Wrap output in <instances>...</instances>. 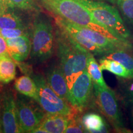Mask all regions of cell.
<instances>
[{
	"mask_svg": "<svg viewBox=\"0 0 133 133\" xmlns=\"http://www.w3.org/2000/svg\"><path fill=\"white\" fill-rule=\"evenodd\" d=\"M85 7L92 17L123 41H128L130 33L123 21L118 10L104 2L95 0H77Z\"/></svg>",
	"mask_w": 133,
	"mask_h": 133,
	"instance_id": "obj_3",
	"label": "cell"
},
{
	"mask_svg": "<svg viewBox=\"0 0 133 133\" xmlns=\"http://www.w3.org/2000/svg\"><path fill=\"white\" fill-rule=\"evenodd\" d=\"M0 35L6 39L22 36H29L30 33L27 29H0Z\"/></svg>",
	"mask_w": 133,
	"mask_h": 133,
	"instance_id": "obj_23",
	"label": "cell"
},
{
	"mask_svg": "<svg viewBox=\"0 0 133 133\" xmlns=\"http://www.w3.org/2000/svg\"><path fill=\"white\" fill-rule=\"evenodd\" d=\"M43 8L56 16L79 26L97 31L115 40H120L91 16L77 0H36Z\"/></svg>",
	"mask_w": 133,
	"mask_h": 133,
	"instance_id": "obj_2",
	"label": "cell"
},
{
	"mask_svg": "<svg viewBox=\"0 0 133 133\" xmlns=\"http://www.w3.org/2000/svg\"><path fill=\"white\" fill-rule=\"evenodd\" d=\"M0 99H1V96H0ZM0 132H3L2 124H1V105H0Z\"/></svg>",
	"mask_w": 133,
	"mask_h": 133,
	"instance_id": "obj_27",
	"label": "cell"
},
{
	"mask_svg": "<svg viewBox=\"0 0 133 133\" xmlns=\"http://www.w3.org/2000/svg\"><path fill=\"white\" fill-rule=\"evenodd\" d=\"M0 105L3 132H22L18 120L16 99L11 91L3 93L0 99Z\"/></svg>",
	"mask_w": 133,
	"mask_h": 133,
	"instance_id": "obj_9",
	"label": "cell"
},
{
	"mask_svg": "<svg viewBox=\"0 0 133 133\" xmlns=\"http://www.w3.org/2000/svg\"><path fill=\"white\" fill-rule=\"evenodd\" d=\"M84 130L88 132H106L107 126L101 116L95 113H88L81 119Z\"/></svg>",
	"mask_w": 133,
	"mask_h": 133,
	"instance_id": "obj_14",
	"label": "cell"
},
{
	"mask_svg": "<svg viewBox=\"0 0 133 133\" xmlns=\"http://www.w3.org/2000/svg\"><path fill=\"white\" fill-rule=\"evenodd\" d=\"M27 96H17L16 99L17 112L22 132H31L45 116V112L37 101Z\"/></svg>",
	"mask_w": 133,
	"mask_h": 133,
	"instance_id": "obj_7",
	"label": "cell"
},
{
	"mask_svg": "<svg viewBox=\"0 0 133 133\" xmlns=\"http://www.w3.org/2000/svg\"><path fill=\"white\" fill-rule=\"evenodd\" d=\"M125 49H117L104 56L105 58L114 60L119 62L127 69L133 76V56L124 51Z\"/></svg>",
	"mask_w": 133,
	"mask_h": 133,
	"instance_id": "obj_18",
	"label": "cell"
},
{
	"mask_svg": "<svg viewBox=\"0 0 133 133\" xmlns=\"http://www.w3.org/2000/svg\"><path fill=\"white\" fill-rule=\"evenodd\" d=\"M27 29L20 16L8 9L0 15V29Z\"/></svg>",
	"mask_w": 133,
	"mask_h": 133,
	"instance_id": "obj_17",
	"label": "cell"
},
{
	"mask_svg": "<svg viewBox=\"0 0 133 133\" xmlns=\"http://www.w3.org/2000/svg\"><path fill=\"white\" fill-rule=\"evenodd\" d=\"M86 69L93 83H95L101 87H108L103 77L102 70L101 69L100 65L97 62L93 55L88 59Z\"/></svg>",
	"mask_w": 133,
	"mask_h": 133,
	"instance_id": "obj_19",
	"label": "cell"
},
{
	"mask_svg": "<svg viewBox=\"0 0 133 133\" xmlns=\"http://www.w3.org/2000/svg\"><path fill=\"white\" fill-rule=\"evenodd\" d=\"M99 65L102 70H107L119 77L126 79H132L131 73L119 62L107 58H102L99 61Z\"/></svg>",
	"mask_w": 133,
	"mask_h": 133,
	"instance_id": "obj_16",
	"label": "cell"
},
{
	"mask_svg": "<svg viewBox=\"0 0 133 133\" xmlns=\"http://www.w3.org/2000/svg\"><path fill=\"white\" fill-rule=\"evenodd\" d=\"M9 56L16 62H22L31 53V43L29 36L6 39Z\"/></svg>",
	"mask_w": 133,
	"mask_h": 133,
	"instance_id": "obj_11",
	"label": "cell"
},
{
	"mask_svg": "<svg viewBox=\"0 0 133 133\" xmlns=\"http://www.w3.org/2000/svg\"><path fill=\"white\" fill-rule=\"evenodd\" d=\"M123 101L129 110L133 127V83H129L123 90Z\"/></svg>",
	"mask_w": 133,
	"mask_h": 133,
	"instance_id": "obj_22",
	"label": "cell"
},
{
	"mask_svg": "<svg viewBox=\"0 0 133 133\" xmlns=\"http://www.w3.org/2000/svg\"><path fill=\"white\" fill-rule=\"evenodd\" d=\"M84 128L82 124V122L79 120V119L77 117V114H76L71 116L65 132L81 133L84 132Z\"/></svg>",
	"mask_w": 133,
	"mask_h": 133,
	"instance_id": "obj_24",
	"label": "cell"
},
{
	"mask_svg": "<svg viewBox=\"0 0 133 133\" xmlns=\"http://www.w3.org/2000/svg\"><path fill=\"white\" fill-rule=\"evenodd\" d=\"M55 43L59 64L70 91L77 78L87 68L88 59L92 54L58 26L55 33Z\"/></svg>",
	"mask_w": 133,
	"mask_h": 133,
	"instance_id": "obj_1",
	"label": "cell"
},
{
	"mask_svg": "<svg viewBox=\"0 0 133 133\" xmlns=\"http://www.w3.org/2000/svg\"><path fill=\"white\" fill-rule=\"evenodd\" d=\"M99 1H109L110 3H115L116 0H99Z\"/></svg>",
	"mask_w": 133,
	"mask_h": 133,
	"instance_id": "obj_28",
	"label": "cell"
},
{
	"mask_svg": "<svg viewBox=\"0 0 133 133\" xmlns=\"http://www.w3.org/2000/svg\"><path fill=\"white\" fill-rule=\"evenodd\" d=\"M1 89H2V86H1V84H0V92H1Z\"/></svg>",
	"mask_w": 133,
	"mask_h": 133,
	"instance_id": "obj_29",
	"label": "cell"
},
{
	"mask_svg": "<svg viewBox=\"0 0 133 133\" xmlns=\"http://www.w3.org/2000/svg\"><path fill=\"white\" fill-rule=\"evenodd\" d=\"M32 78L38 88L37 102L47 114L72 116L78 111L56 94L45 78L40 74L33 75Z\"/></svg>",
	"mask_w": 133,
	"mask_h": 133,
	"instance_id": "obj_5",
	"label": "cell"
},
{
	"mask_svg": "<svg viewBox=\"0 0 133 133\" xmlns=\"http://www.w3.org/2000/svg\"><path fill=\"white\" fill-rule=\"evenodd\" d=\"M8 8L5 0H0V15L5 12L8 9Z\"/></svg>",
	"mask_w": 133,
	"mask_h": 133,
	"instance_id": "obj_26",
	"label": "cell"
},
{
	"mask_svg": "<svg viewBox=\"0 0 133 133\" xmlns=\"http://www.w3.org/2000/svg\"><path fill=\"white\" fill-rule=\"evenodd\" d=\"M55 43V35L51 22L43 15H38L32 28V59L37 62L48 61L54 54Z\"/></svg>",
	"mask_w": 133,
	"mask_h": 133,
	"instance_id": "obj_4",
	"label": "cell"
},
{
	"mask_svg": "<svg viewBox=\"0 0 133 133\" xmlns=\"http://www.w3.org/2000/svg\"><path fill=\"white\" fill-rule=\"evenodd\" d=\"M16 76V64L9 54L0 57V82L7 84Z\"/></svg>",
	"mask_w": 133,
	"mask_h": 133,
	"instance_id": "obj_15",
	"label": "cell"
},
{
	"mask_svg": "<svg viewBox=\"0 0 133 133\" xmlns=\"http://www.w3.org/2000/svg\"><path fill=\"white\" fill-rule=\"evenodd\" d=\"M92 88V81L86 69L70 89L68 99L69 104L76 110H82L88 105Z\"/></svg>",
	"mask_w": 133,
	"mask_h": 133,
	"instance_id": "obj_8",
	"label": "cell"
},
{
	"mask_svg": "<svg viewBox=\"0 0 133 133\" xmlns=\"http://www.w3.org/2000/svg\"><path fill=\"white\" fill-rule=\"evenodd\" d=\"M46 75V80L50 87L59 97L69 102V87L60 64H54L49 66Z\"/></svg>",
	"mask_w": 133,
	"mask_h": 133,
	"instance_id": "obj_10",
	"label": "cell"
},
{
	"mask_svg": "<svg viewBox=\"0 0 133 133\" xmlns=\"http://www.w3.org/2000/svg\"><path fill=\"white\" fill-rule=\"evenodd\" d=\"M8 8L24 11H37L38 8L35 0H5Z\"/></svg>",
	"mask_w": 133,
	"mask_h": 133,
	"instance_id": "obj_20",
	"label": "cell"
},
{
	"mask_svg": "<svg viewBox=\"0 0 133 133\" xmlns=\"http://www.w3.org/2000/svg\"><path fill=\"white\" fill-rule=\"evenodd\" d=\"M14 87L22 95L35 100L38 99V88L35 81L29 76H21L16 79Z\"/></svg>",
	"mask_w": 133,
	"mask_h": 133,
	"instance_id": "obj_13",
	"label": "cell"
},
{
	"mask_svg": "<svg viewBox=\"0 0 133 133\" xmlns=\"http://www.w3.org/2000/svg\"><path fill=\"white\" fill-rule=\"evenodd\" d=\"M73 116L47 114L38 126L44 129L47 133L65 132L70 118Z\"/></svg>",
	"mask_w": 133,
	"mask_h": 133,
	"instance_id": "obj_12",
	"label": "cell"
},
{
	"mask_svg": "<svg viewBox=\"0 0 133 133\" xmlns=\"http://www.w3.org/2000/svg\"><path fill=\"white\" fill-rule=\"evenodd\" d=\"M9 54L6 39L0 35V57Z\"/></svg>",
	"mask_w": 133,
	"mask_h": 133,
	"instance_id": "obj_25",
	"label": "cell"
},
{
	"mask_svg": "<svg viewBox=\"0 0 133 133\" xmlns=\"http://www.w3.org/2000/svg\"><path fill=\"white\" fill-rule=\"evenodd\" d=\"M123 16L133 26V0H116Z\"/></svg>",
	"mask_w": 133,
	"mask_h": 133,
	"instance_id": "obj_21",
	"label": "cell"
},
{
	"mask_svg": "<svg viewBox=\"0 0 133 133\" xmlns=\"http://www.w3.org/2000/svg\"><path fill=\"white\" fill-rule=\"evenodd\" d=\"M98 107L116 131L127 132L115 93L109 87H101L93 83Z\"/></svg>",
	"mask_w": 133,
	"mask_h": 133,
	"instance_id": "obj_6",
	"label": "cell"
}]
</instances>
